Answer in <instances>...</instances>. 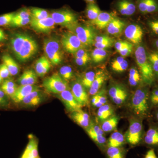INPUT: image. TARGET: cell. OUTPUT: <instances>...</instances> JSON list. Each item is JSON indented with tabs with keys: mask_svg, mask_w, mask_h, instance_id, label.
<instances>
[{
	"mask_svg": "<svg viewBox=\"0 0 158 158\" xmlns=\"http://www.w3.org/2000/svg\"><path fill=\"white\" fill-rule=\"evenodd\" d=\"M135 57L142 81L146 85H152L155 78L146 50L143 46H138L136 48Z\"/></svg>",
	"mask_w": 158,
	"mask_h": 158,
	"instance_id": "6da1fadb",
	"label": "cell"
},
{
	"mask_svg": "<svg viewBox=\"0 0 158 158\" xmlns=\"http://www.w3.org/2000/svg\"><path fill=\"white\" fill-rule=\"evenodd\" d=\"M149 95L146 88L137 89L133 94L131 107L136 115L144 117L147 115L149 110Z\"/></svg>",
	"mask_w": 158,
	"mask_h": 158,
	"instance_id": "7a4b0ae2",
	"label": "cell"
},
{
	"mask_svg": "<svg viewBox=\"0 0 158 158\" xmlns=\"http://www.w3.org/2000/svg\"><path fill=\"white\" fill-rule=\"evenodd\" d=\"M61 45V43L56 38H48L44 40V50L45 56L53 65H58L62 62L63 53Z\"/></svg>",
	"mask_w": 158,
	"mask_h": 158,
	"instance_id": "3957f363",
	"label": "cell"
},
{
	"mask_svg": "<svg viewBox=\"0 0 158 158\" xmlns=\"http://www.w3.org/2000/svg\"><path fill=\"white\" fill-rule=\"evenodd\" d=\"M143 126L140 120L132 118L130 121L129 126L124 135L126 142L132 147L136 146L143 139Z\"/></svg>",
	"mask_w": 158,
	"mask_h": 158,
	"instance_id": "277c9868",
	"label": "cell"
},
{
	"mask_svg": "<svg viewBox=\"0 0 158 158\" xmlns=\"http://www.w3.org/2000/svg\"><path fill=\"white\" fill-rule=\"evenodd\" d=\"M43 86L48 92L57 94L69 89L67 81L58 73H55L44 79Z\"/></svg>",
	"mask_w": 158,
	"mask_h": 158,
	"instance_id": "5b68a950",
	"label": "cell"
},
{
	"mask_svg": "<svg viewBox=\"0 0 158 158\" xmlns=\"http://www.w3.org/2000/svg\"><path fill=\"white\" fill-rule=\"evenodd\" d=\"M51 16L56 24L70 28L76 25L77 15L68 9H60L53 11Z\"/></svg>",
	"mask_w": 158,
	"mask_h": 158,
	"instance_id": "8992f818",
	"label": "cell"
},
{
	"mask_svg": "<svg viewBox=\"0 0 158 158\" xmlns=\"http://www.w3.org/2000/svg\"><path fill=\"white\" fill-rule=\"evenodd\" d=\"M60 43L65 52L70 54H74L80 49L86 48L73 32H66L63 34Z\"/></svg>",
	"mask_w": 158,
	"mask_h": 158,
	"instance_id": "52a82bcc",
	"label": "cell"
},
{
	"mask_svg": "<svg viewBox=\"0 0 158 158\" xmlns=\"http://www.w3.org/2000/svg\"><path fill=\"white\" fill-rule=\"evenodd\" d=\"M86 131L92 141L104 152L107 147V140L101 127L93 123L90 122L89 127L86 128Z\"/></svg>",
	"mask_w": 158,
	"mask_h": 158,
	"instance_id": "ba28073f",
	"label": "cell"
},
{
	"mask_svg": "<svg viewBox=\"0 0 158 158\" xmlns=\"http://www.w3.org/2000/svg\"><path fill=\"white\" fill-rule=\"evenodd\" d=\"M73 27L75 28L73 33L85 47L94 44L96 36L95 31L92 27L88 26H77V25Z\"/></svg>",
	"mask_w": 158,
	"mask_h": 158,
	"instance_id": "9c48e42d",
	"label": "cell"
},
{
	"mask_svg": "<svg viewBox=\"0 0 158 158\" xmlns=\"http://www.w3.org/2000/svg\"><path fill=\"white\" fill-rule=\"evenodd\" d=\"M38 50L37 42L32 37L27 35L16 58L21 62H25L30 59Z\"/></svg>",
	"mask_w": 158,
	"mask_h": 158,
	"instance_id": "30bf717a",
	"label": "cell"
},
{
	"mask_svg": "<svg viewBox=\"0 0 158 158\" xmlns=\"http://www.w3.org/2000/svg\"><path fill=\"white\" fill-rule=\"evenodd\" d=\"M108 94L112 101L118 106L123 104L128 97L127 90L120 84H115L111 85Z\"/></svg>",
	"mask_w": 158,
	"mask_h": 158,
	"instance_id": "8fae6325",
	"label": "cell"
},
{
	"mask_svg": "<svg viewBox=\"0 0 158 158\" xmlns=\"http://www.w3.org/2000/svg\"><path fill=\"white\" fill-rule=\"evenodd\" d=\"M124 35L131 43L133 44H138L142 41L143 31L140 26L132 24L125 29Z\"/></svg>",
	"mask_w": 158,
	"mask_h": 158,
	"instance_id": "7c38bea8",
	"label": "cell"
},
{
	"mask_svg": "<svg viewBox=\"0 0 158 158\" xmlns=\"http://www.w3.org/2000/svg\"><path fill=\"white\" fill-rule=\"evenodd\" d=\"M58 94L59 98L69 111L73 112L81 110V106L75 98L71 91L69 89L64 90Z\"/></svg>",
	"mask_w": 158,
	"mask_h": 158,
	"instance_id": "4fadbf2b",
	"label": "cell"
},
{
	"mask_svg": "<svg viewBox=\"0 0 158 158\" xmlns=\"http://www.w3.org/2000/svg\"><path fill=\"white\" fill-rule=\"evenodd\" d=\"M30 25L31 27L37 32L47 33L53 29L56 23L50 16L42 19H35L31 18Z\"/></svg>",
	"mask_w": 158,
	"mask_h": 158,
	"instance_id": "5bb4252c",
	"label": "cell"
},
{
	"mask_svg": "<svg viewBox=\"0 0 158 158\" xmlns=\"http://www.w3.org/2000/svg\"><path fill=\"white\" fill-rule=\"evenodd\" d=\"M72 93L78 102L83 107L89 104L88 95L85 88L81 83L75 82L73 83L71 88Z\"/></svg>",
	"mask_w": 158,
	"mask_h": 158,
	"instance_id": "9a60e30c",
	"label": "cell"
},
{
	"mask_svg": "<svg viewBox=\"0 0 158 158\" xmlns=\"http://www.w3.org/2000/svg\"><path fill=\"white\" fill-rule=\"evenodd\" d=\"M38 141L32 135L29 136V141L20 158H39Z\"/></svg>",
	"mask_w": 158,
	"mask_h": 158,
	"instance_id": "2e32d148",
	"label": "cell"
},
{
	"mask_svg": "<svg viewBox=\"0 0 158 158\" xmlns=\"http://www.w3.org/2000/svg\"><path fill=\"white\" fill-rule=\"evenodd\" d=\"M137 3V8L141 14L158 12V0H138Z\"/></svg>",
	"mask_w": 158,
	"mask_h": 158,
	"instance_id": "e0dca14e",
	"label": "cell"
},
{
	"mask_svg": "<svg viewBox=\"0 0 158 158\" xmlns=\"http://www.w3.org/2000/svg\"><path fill=\"white\" fill-rule=\"evenodd\" d=\"M39 89L35 85H20L18 87L14 95L11 98L13 102L16 103H19L22 102L26 96L29 95L35 90Z\"/></svg>",
	"mask_w": 158,
	"mask_h": 158,
	"instance_id": "ac0fdd59",
	"label": "cell"
},
{
	"mask_svg": "<svg viewBox=\"0 0 158 158\" xmlns=\"http://www.w3.org/2000/svg\"><path fill=\"white\" fill-rule=\"evenodd\" d=\"M116 7L118 12L125 16L133 15L136 10V5L132 0H118Z\"/></svg>",
	"mask_w": 158,
	"mask_h": 158,
	"instance_id": "d6986e66",
	"label": "cell"
},
{
	"mask_svg": "<svg viewBox=\"0 0 158 158\" xmlns=\"http://www.w3.org/2000/svg\"><path fill=\"white\" fill-rule=\"evenodd\" d=\"M145 145L151 148H158V127H151L148 130L143 138Z\"/></svg>",
	"mask_w": 158,
	"mask_h": 158,
	"instance_id": "ffe728a7",
	"label": "cell"
},
{
	"mask_svg": "<svg viewBox=\"0 0 158 158\" xmlns=\"http://www.w3.org/2000/svg\"><path fill=\"white\" fill-rule=\"evenodd\" d=\"M44 99L43 94L38 89L26 96L21 103L25 106L35 107L40 104Z\"/></svg>",
	"mask_w": 158,
	"mask_h": 158,
	"instance_id": "44dd1931",
	"label": "cell"
},
{
	"mask_svg": "<svg viewBox=\"0 0 158 158\" xmlns=\"http://www.w3.org/2000/svg\"><path fill=\"white\" fill-rule=\"evenodd\" d=\"M107 78V75L103 71L99 70L96 72L93 83L89 89V94L93 96L96 94Z\"/></svg>",
	"mask_w": 158,
	"mask_h": 158,
	"instance_id": "7402d4cb",
	"label": "cell"
},
{
	"mask_svg": "<svg viewBox=\"0 0 158 158\" xmlns=\"http://www.w3.org/2000/svg\"><path fill=\"white\" fill-rule=\"evenodd\" d=\"M115 17L112 13L101 11L96 19L91 21V23L98 28L103 30L106 28L109 23Z\"/></svg>",
	"mask_w": 158,
	"mask_h": 158,
	"instance_id": "603a6c76",
	"label": "cell"
},
{
	"mask_svg": "<svg viewBox=\"0 0 158 158\" xmlns=\"http://www.w3.org/2000/svg\"><path fill=\"white\" fill-rule=\"evenodd\" d=\"M71 118L82 127L87 128L90 125V116L88 113L82 110L71 112Z\"/></svg>",
	"mask_w": 158,
	"mask_h": 158,
	"instance_id": "cb8c5ba5",
	"label": "cell"
},
{
	"mask_svg": "<svg viewBox=\"0 0 158 158\" xmlns=\"http://www.w3.org/2000/svg\"><path fill=\"white\" fill-rule=\"evenodd\" d=\"M27 35L24 34H16L11 37L10 46L15 57L18 56Z\"/></svg>",
	"mask_w": 158,
	"mask_h": 158,
	"instance_id": "d4e9b609",
	"label": "cell"
},
{
	"mask_svg": "<svg viewBox=\"0 0 158 158\" xmlns=\"http://www.w3.org/2000/svg\"><path fill=\"white\" fill-rule=\"evenodd\" d=\"M125 26V23L123 20L115 17L108 25L107 31L108 34L117 36L121 34Z\"/></svg>",
	"mask_w": 158,
	"mask_h": 158,
	"instance_id": "484cf974",
	"label": "cell"
},
{
	"mask_svg": "<svg viewBox=\"0 0 158 158\" xmlns=\"http://www.w3.org/2000/svg\"><path fill=\"white\" fill-rule=\"evenodd\" d=\"M37 76L33 69H27L20 77L18 82L21 85H34L37 83Z\"/></svg>",
	"mask_w": 158,
	"mask_h": 158,
	"instance_id": "4316f807",
	"label": "cell"
},
{
	"mask_svg": "<svg viewBox=\"0 0 158 158\" xmlns=\"http://www.w3.org/2000/svg\"><path fill=\"white\" fill-rule=\"evenodd\" d=\"M51 63L46 56L40 58L36 62L35 69L38 76L43 77L48 73L50 69Z\"/></svg>",
	"mask_w": 158,
	"mask_h": 158,
	"instance_id": "83f0119b",
	"label": "cell"
},
{
	"mask_svg": "<svg viewBox=\"0 0 158 158\" xmlns=\"http://www.w3.org/2000/svg\"><path fill=\"white\" fill-rule=\"evenodd\" d=\"M126 142L124 135L120 132H114L107 141V147H123Z\"/></svg>",
	"mask_w": 158,
	"mask_h": 158,
	"instance_id": "f1b7e54d",
	"label": "cell"
},
{
	"mask_svg": "<svg viewBox=\"0 0 158 158\" xmlns=\"http://www.w3.org/2000/svg\"><path fill=\"white\" fill-rule=\"evenodd\" d=\"M3 63L7 66L11 76H15L19 71V65L13 58L8 54H5L2 57Z\"/></svg>",
	"mask_w": 158,
	"mask_h": 158,
	"instance_id": "f546056e",
	"label": "cell"
},
{
	"mask_svg": "<svg viewBox=\"0 0 158 158\" xmlns=\"http://www.w3.org/2000/svg\"><path fill=\"white\" fill-rule=\"evenodd\" d=\"M127 151L123 147H107L104 152L106 158H126Z\"/></svg>",
	"mask_w": 158,
	"mask_h": 158,
	"instance_id": "4dcf8cb0",
	"label": "cell"
},
{
	"mask_svg": "<svg viewBox=\"0 0 158 158\" xmlns=\"http://www.w3.org/2000/svg\"><path fill=\"white\" fill-rule=\"evenodd\" d=\"M114 110L110 105L108 104L103 105L98 108L97 111V116L99 120L103 121L113 116Z\"/></svg>",
	"mask_w": 158,
	"mask_h": 158,
	"instance_id": "1f68e13d",
	"label": "cell"
},
{
	"mask_svg": "<svg viewBox=\"0 0 158 158\" xmlns=\"http://www.w3.org/2000/svg\"><path fill=\"white\" fill-rule=\"evenodd\" d=\"M118 118L116 116H112L102 122L101 128L104 132H110L115 129L118 124Z\"/></svg>",
	"mask_w": 158,
	"mask_h": 158,
	"instance_id": "d6a6232c",
	"label": "cell"
},
{
	"mask_svg": "<svg viewBox=\"0 0 158 158\" xmlns=\"http://www.w3.org/2000/svg\"><path fill=\"white\" fill-rule=\"evenodd\" d=\"M107 102V98L104 90H99L96 94L93 95L91 100V103L94 106L98 108L106 104Z\"/></svg>",
	"mask_w": 158,
	"mask_h": 158,
	"instance_id": "836d02e7",
	"label": "cell"
},
{
	"mask_svg": "<svg viewBox=\"0 0 158 158\" xmlns=\"http://www.w3.org/2000/svg\"><path fill=\"white\" fill-rule=\"evenodd\" d=\"M17 88V85L13 81L6 80L3 81L1 89L7 96L11 98L15 93Z\"/></svg>",
	"mask_w": 158,
	"mask_h": 158,
	"instance_id": "e575fe53",
	"label": "cell"
},
{
	"mask_svg": "<svg viewBox=\"0 0 158 158\" xmlns=\"http://www.w3.org/2000/svg\"><path fill=\"white\" fill-rule=\"evenodd\" d=\"M141 77L139 70L135 67H132L129 73L128 82L132 87H135L140 83Z\"/></svg>",
	"mask_w": 158,
	"mask_h": 158,
	"instance_id": "d590c367",
	"label": "cell"
},
{
	"mask_svg": "<svg viewBox=\"0 0 158 158\" xmlns=\"http://www.w3.org/2000/svg\"><path fill=\"white\" fill-rule=\"evenodd\" d=\"M101 11L98 6L94 3H89L86 9L87 17L91 21L96 19Z\"/></svg>",
	"mask_w": 158,
	"mask_h": 158,
	"instance_id": "8d00e7d4",
	"label": "cell"
},
{
	"mask_svg": "<svg viewBox=\"0 0 158 158\" xmlns=\"http://www.w3.org/2000/svg\"><path fill=\"white\" fill-rule=\"evenodd\" d=\"M31 18L35 19H42L51 16V13L44 9L32 8L31 9Z\"/></svg>",
	"mask_w": 158,
	"mask_h": 158,
	"instance_id": "74e56055",
	"label": "cell"
},
{
	"mask_svg": "<svg viewBox=\"0 0 158 158\" xmlns=\"http://www.w3.org/2000/svg\"><path fill=\"white\" fill-rule=\"evenodd\" d=\"M91 56L94 63H100L107 56V52L106 50L96 48L92 52Z\"/></svg>",
	"mask_w": 158,
	"mask_h": 158,
	"instance_id": "f35d334b",
	"label": "cell"
},
{
	"mask_svg": "<svg viewBox=\"0 0 158 158\" xmlns=\"http://www.w3.org/2000/svg\"><path fill=\"white\" fill-rule=\"evenodd\" d=\"M95 74L96 73L92 71L88 72L85 74L81 83L84 88L89 90L90 89L95 78Z\"/></svg>",
	"mask_w": 158,
	"mask_h": 158,
	"instance_id": "ab89813d",
	"label": "cell"
},
{
	"mask_svg": "<svg viewBox=\"0 0 158 158\" xmlns=\"http://www.w3.org/2000/svg\"><path fill=\"white\" fill-rule=\"evenodd\" d=\"M148 57L152 66L155 78L158 79V53L152 52L148 56Z\"/></svg>",
	"mask_w": 158,
	"mask_h": 158,
	"instance_id": "60d3db41",
	"label": "cell"
},
{
	"mask_svg": "<svg viewBox=\"0 0 158 158\" xmlns=\"http://www.w3.org/2000/svg\"><path fill=\"white\" fill-rule=\"evenodd\" d=\"M60 75L65 81L70 80L73 77L72 69L68 65L62 66L60 69Z\"/></svg>",
	"mask_w": 158,
	"mask_h": 158,
	"instance_id": "b9f144b4",
	"label": "cell"
},
{
	"mask_svg": "<svg viewBox=\"0 0 158 158\" xmlns=\"http://www.w3.org/2000/svg\"><path fill=\"white\" fill-rule=\"evenodd\" d=\"M15 12L6 13L0 16V27L10 24L14 18Z\"/></svg>",
	"mask_w": 158,
	"mask_h": 158,
	"instance_id": "7bdbcfd3",
	"label": "cell"
},
{
	"mask_svg": "<svg viewBox=\"0 0 158 158\" xmlns=\"http://www.w3.org/2000/svg\"><path fill=\"white\" fill-rule=\"evenodd\" d=\"M31 10L24 8L21 9L19 11L15 12L13 19H26L31 18Z\"/></svg>",
	"mask_w": 158,
	"mask_h": 158,
	"instance_id": "ee69618b",
	"label": "cell"
},
{
	"mask_svg": "<svg viewBox=\"0 0 158 158\" xmlns=\"http://www.w3.org/2000/svg\"><path fill=\"white\" fill-rule=\"evenodd\" d=\"M31 19V18L26 19H13L10 25L13 27H23L30 23Z\"/></svg>",
	"mask_w": 158,
	"mask_h": 158,
	"instance_id": "f6af8a7d",
	"label": "cell"
},
{
	"mask_svg": "<svg viewBox=\"0 0 158 158\" xmlns=\"http://www.w3.org/2000/svg\"><path fill=\"white\" fill-rule=\"evenodd\" d=\"M128 67V63L127 61L126 60H125L123 62L118 65H116L114 67H112V69L114 71L120 73H123L125 71Z\"/></svg>",
	"mask_w": 158,
	"mask_h": 158,
	"instance_id": "bcb514c9",
	"label": "cell"
},
{
	"mask_svg": "<svg viewBox=\"0 0 158 158\" xmlns=\"http://www.w3.org/2000/svg\"><path fill=\"white\" fill-rule=\"evenodd\" d=\"M149 101L153 106H158V87L155 88L151 93Z\"/></svg>",
	"mask_w": 158,
	"mask_h": 158,
	"instance_id": "7dc6e473",
	"label": "cell"
},
{
	"mask_svg": "<svg viewBox=\"0 0 158 158\" xmlns=\"http://www.w3.org/2000/svg\"><path fill=\"white\" fill-rule=\"evenodd\" d=\"M94 45L96 47V48L106 50V49L110 48L114 45V40H111V41L102 43H94Z\"/></svg>",
	"mask_w": 158,
	"mask_h": 158,
	"instance_id": "c3c4849f",
	"label": "cell"
},
{
	"mask_svg": "<svg viewBox=\"0 0 158 158\" xmlns=\"http://www.w3.org/2000/svg\"><path fill=\"white\" fill-rule=\"evenodd\" d=\"M0 76L3 79L8 78L11 76L9 69L4 63L0 65Z\"/></svg>",
	"mask_w": 158,
	"mask_h": 158,
	"instance_id": "681fc988",
	"label": "cell"
},
{
	"mask_svg": "<svg viewBox=\"0 0 158 158\" xmlns=\"http://www.w3.org/2000/svg\"><path fill=\"white\" fill-rule=\"evenodd\" d=\"M131 42H128L125 40H119L114 44V46L117 52H119L126 47L131 44Z\"/></svg>",
	"mask_w": 158,
	"mask_h": 158,
	"instance_id": "f907efd6",
	"label": "cell"
},
{
	"mask_svg": "<svg viewBox=\"0 0 158 158\" xmlns=\"http://www.w3.org/2000/svg\"><path fill=\"white\" fill-rule=\"evenodd\" d=\"M75 58H85V57H90L89 53L88 50L85 48L80 49L77 51L74 54Z\"/></svg>",
	"mask_w": 158,
	"mask_h": 158,
	"instance_id": "816d5d0a",
	"label": "cell"
},
{
	"mask_svg": "<svg viewBox=\"0 0 158 158\" xmlns=\"http://www.w3.org/2000/svg\"><path fill=\"white\" fill-rule=\"evenodd\" d=\"M133 44H132L126 47L118 52L122 56L124 57L129 56L132 52Z\"/></svg>",
	"mask_w": 158,
	"mask_h": 158,
	"instance_id": "f5cc1de1",
	"label": "cell"
},
{
	"mask_svg": "<svg viewBox=\"0 0 158 158\" xmlns=\"http://www.w3.org/2000/svg\"><path fill=\"white\" fill-rule=\"evenodd\" d=\"M113 38H111L109 36L107 35H102V36H98L95 37L94 40V43H102L107 42V41H111L113 40Z\"/></svg>",
	"mask_w": 158,
	"mask_h": 158,
	"instance_id": "db71d44e",
	"label": "cell"
},
{
	"mask_svg": "<svg viewBox=\"0 0 158 158\" xmlns=\"http://www.w3.org/2000/svg\"><path fill=\"white\" fill-rule=\"evenodd\" d=\"M148 25L152 32L158 35V19L150 21L148 22Z\"/></svg>",
	"mask_w": 158,
	"mask_h": 158,
	"instance_id": "11a10c76",
	"label": "cell"
},
{
	"mask_svg": "<svg viewBox=\"0 0 158 158\" xmlns=\"http://www.w3.org/2000/svg\"><path fill=\"white\" fill-rule=\"evenodd\" d=\"M7 96L4 91L0 88V107H3L7 106L8 104Z\"/></svg>",
	"mask_w": 158,
	"mask_h": 158,
	"instance_id": "9f6ffc18",
	"label": "cell"
},
{
	"mask_svg": "<svg viewBox=\"0 0 158 158\" xmlns=\"http://www.w3.org/2000/svg\"><path fill=\"white\" fill-rule=\"evenodd\" d=\"M90 60V57L75 58L76 63H77V65H79V66H83V65H86Z\"/></svg>",
	"mask_w": 158,
	"mask_h": 158,
	"instance_id": "6f0895ef",
	"label": "cell"
},
{
	"mask_svg": "<svg viewBox=\"0 0 158 158\" xmlns=\"http://www.w3.org/2000/svg\"><path fill=\"white\" fill-rule=\"evenodd\" d=\"M144 158H158L154 148H151L146 153Z\"/></svg>",
	"mask_w": 158,
	"mask_h": 158,
	"instance_id": "680465c9",
	"label": "cell"
},
{
	"mask_svg": "<svg viewBox=\"0 0 158 158\" xmlns=\"http://www.w3.org/2000/svg\"><path fill=\"white\" fill-rule=\"evenodd\" d=\"M6 38L5 33L2 29L0 28V42L4 41L6 39Z\"/></svg>",
	"mask_w": 158,
	"mask_h": 158,
	"instance_id": "91938a15",
	"label": "cell"
},
{
	"mask_svg": "<svg viewBox=\"0 0 158 158\" xmlns=\"http://www.w3.org/2000/svg\"><path fill=\"white\" fill-rule=\"evenodd\" d=\"M155 46L156 48H157V49L158 50V39L157 40H156V41H155Z\"/></svg>",
	"mask_w": 158,
	"mask_h": 158,
	"instance_id": "94428289",
	"label": "cell"
},
{
	"mask_svg": "<svg viewBox=\"0 0 158 158\" xmlns=\"http://www.w3.org/2000/svg\"><path fill=\"white\" fill-rule=\"evenodd\" d=\"M86 2H88V3H94V0H85Z\"/></svg>",
	"mask_w": 158,
	"mask_h": 158,
	"instance_id": "6125c7cd",
	"label": "cell"
},
{
	"mask_svg": "<svg viewBox=\"0 0 158 158\" xmlns=\"http://www.w3.org/2000/svg\"><path fill=\"white\" fill-rule=\"evenodd\" d=\"M3 79L2 78V77L0 76V83H2V81H3Z\"/></svg>",
	"mask_w": 158,
	"mask_h": 158,
	"instance_id": "be15d7a7",
	"label": "cell"
},
{
	"mask_svg": "<svg viewBox=\"0 0 158 158\" xmlns=\"http://www.w3.org/2000/svg\"><path fill=\"white\" fill-rule=\"evenodd\" d=\"M156 118H157V119L158 121V112H157V113H156Z\"/></svg>",
	"mask_w": 158,
	"mask_h": 158,
	"instance_id": "e7e4bbea",
	"label": "cell"
},
{
	"mask_svg": "<svg viewBox=\"0 0 158 158\" xmlns=\"http://www.w3.org/2000/svg\"><path fill=\"white\" fill-rule=\"evenodd\" d=\"M40 158L39 157V158Z\"/></svg>",
	"mask_w": 158,
	"mask_h": 158,
	"instance_id": "03108f58",
	"label": "cell"
}]
</instances>
